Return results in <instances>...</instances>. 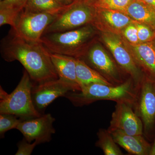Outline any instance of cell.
Segmentation results:
<instances>
[{
    "label": "cell",
    "instance_id": "cell-1",
    "mask_svg": "<svg viewBox=\"0 0 155 155\" xmlns=\"http://www.w3.org/2000/svg\"><path fill=\"white\" fill-rule=\"evenodd\" d=\"M1 53L7 62H20L35 84L59 78L51 52L41 41H28L10 32L2 41Z\"/></svg>",
    "mask_w": 155,
    "mask_h": 155
},
{
    "label": "cell",
    "instance_id": "cell-2",
    "mask_svg": "<svg viewBox=\"0 0 155 155\" xmlns=\"http://www.w3.org/2000/svg\"><path fill=\"white\" fill-rule=\"evenodd\" d=\"M137 89L130 77L119 85L91 83L83 85L81 91L69 92L64 97L76 107L88 105L101 100L127 103L133 106L136 100Z\"/></svg>",
    "mask_w": 155,
    "mask_h": 155
},
{
    "label": "cell",
    "instance_id": "cell-3",
    "mask_svg": "<svg viewBox=\"0 0 155 155\" xmlns=\"http://www.w3.org/2000/svg\"><path fill=\"white\" fill-rule=\"evenodd\" d=\"M96 28L88 24L61 32L43 35L41 41L51 53L81 58L86 51L87 42L94 35Z\"/></svg>",
    "mask_w": 155,
    "mask_h": 155
},
{
    "label": "cell",
    "instance_id": "cell-4",
    "mask_svg": "<svg viewBox=\"0 0 155 155\" xmlns=\"http://www.w3.org/2000/svg\"><path fill=\"white\" fill-rule=\"evenodd\" d=\"M33 84L29 74L25 70L19 83L10 94L1 87L0 114H12L22 120L41 116L34 105L31 95Z\"/></svg>",
    "mask_w": 155,
    "mask_h": 155
},
{
    "label": "cell",
    "instance_id": "cell-5",
    "mask_svg": "<svg viewBox=\"0 0 155 155\" xmlns=\"http://www.w3.org/2000/svg\"><path fill=\"white\" fill-rule=\"evenodd\" d=\"M95 11L94 7L83 0H75L57 15L44 34L64 32L91 24Z\"/></svg>",
    "mask_w": 155,
    "mask_h": 155
},
{
    "label": "cell",
    "instance_id": "cell-6",
    "mask_svg": "<svg viewBox=\"0 0 155 155\" xmlns=\"http://www.w3.org/2000/svg\"><path fill=\"white\" fill-rule=\"evenodd\" d=\"M102 38L112 53L116 63L130 75L138 88L146 75L136 62L126 44L119 35L110 32H102Z\"/></svg>",
    "mask_w": 155,
    "mask_h": 155
},
{
    "label": "cell",
    "instance_id": "cell-7",
    "mask_svg": "<svg viewBox=\"0 0 155 155\" xmlns=\"http://www.w3.org/2000/svg\"><path fill=\"white\" fill-rule=\"evenodd\" d=\"M58 15L47 13H20L16 25L10 32L25 40L40 41L41 38L48 26Z\"/></svg>",
    "mask_w": 155,
    "mask_h": 155
},
{
    "label": "cell",
    "instance_id": "cell-8",
    "mask_svg": "<svg viewBox=\"0 0 155 155\" xmlns=\"http://www.w3.org/2000/svg\"><path fill=\"white\" fill-rule=\"evenodd\" d=\"M134 110L143 124V133H148L155 125V80L146 75L137 89Z\"/></svg>",
    "mask_w": 155,
    "mask_h": 155
},
{
    "label": "cell",
    "instance_id": "cell-9",
    "mask_svg": "<svg viewBox=\"0 0 155 155\" xmlns=\"http://www.w3.org/2000/svg\"><path fill=\"white\" fill-rule=\"evenodd\" d=\"M82 57L83 59H81L113 85H119L125 81L121 78L116 64L100 44L91 45Z\"/></svg>",
    "mask_w": 155,
    "mask_h": 155
},
{
    "label": "cell",
    "instance_id": "cell-10",
    "mask_svg": "<svg viewBox=\"0 0 155 155\" xmlns=\"http://www.w3.org/2000/svg\"><path fill=\"white\" fill-rule=\"evenodd\" d=\"M81 90L80 87L59 78L43 83L33 84L31 95L34 105L40 112L59 97L65 96L69 92Z\"/></svg>",
    "mask_w": 155,
    "mask_h": 155
},
{
    "label": "cell",
    "instance_id": "cell-11",
    "mask_svg": "<svg viewBox=\"0 0 155 155\" xmlns=\"http://www.w3.org/2000/svg\"><path fill=\"white\" fill-rule=\"evenodd\" d=\"M55 121L51 114L22 120L16 129L21 132L28 142L37 141L39 144L49 142L55 133L53 123Z\"/></svg>",
    "mask_w": 155,
    "mask_h": 155
},
{
    "label": "cell",
    "instance_id": "cell-12",
    "mask_svg": "<svg viewBox=\"0 0 155 155\" xmlns=\"http://www.w3.org/2000/svg\"><path fill=\"white\" fill-rule=\"evenodd\" d=\"M108 130H120L129 135H143V124L133 106L125 102L116 103Z\"/></svg>",
    "mask_w": 155,
    "mask_h": 155
},
{
    "label": "cell",
    "instance_id": "cell-13",
    "mask_svg": "<svg viewBox=\"0 0 155 155\" xmlns=\"http://www.w3.org/2000/svg\"><path fill=\"white\" fill-rule=\"evenodd\" d=\"M134 20L124 12L116 10L96 8L91 25L102 32L119 35Z\"/></svg>",
    "mask_w": 155,
    "mask_h": 155
},
{
    "label": "cell",
    "instance_id": "cell-14",
    "mask_svg": "<svg viewBox=\"0 0 155 155\" xmlns=\"http://www.w3.org/2000/svg\"><path fill=\"white\" fill-rule=\"evenodd\" d=\"M109 131L117 144L129 153L135 155L149 154L151 146L145 139L143 135H129L118 130Z\"/></svg>",
    "mask_w": 155,
    "mask_h": 155
},
{
    "label": "cell",
    "instance_id": "cell-15",
    "mask_svg": "<svg viewBox=\"0 0 155 155\" xmlns=\"http://www.w3.org/2000/svg\"><path fill=\"white\" fill-rule=\"evenodd\" d=\"M127 46L139 67L144 69L147 75L155 80V48L152 43H128Z\"/></svg>",
    "mask_w": 155,
    "mask_h": 155
},
{
    "label": "cell",
    "instance_id": "cell-16",
    "mask_svg": "<svg viewBox=\"0 0 155 155\" xmlns=\"http://www.w3.org/2000/svg\"><path fill=\"white\" fill-rule=\"evenodd\" d=\"M51 59L59 78L80 87L76 73V58L50 53Z\"/></svg>",
    "mask_w": 155,
    "mask_h": 155
},
{
    "label": "cell",
    "instance_id": "cell-17",
    "mask_svg": "<svg viewBox=\"0 0 155 155\" xmlns=\"http://www.w3.org/2000/svg\"><path fill=\"white\" fill-rule=\"evenodd\" d=\"M125 13L134 21L155 30V10L140 0H132Z\"/></svg>",
    "mask_w": 155,
    "mask_h": 155
},
{
    "label": "cell",
    "instance_id": "cell-18",
    "mask_svg": "<svg viewBox=\"0 0 155 155\" xmlns=\"http://www.w3.org/2000/svg\"><path fill=\"white\" fill-rule=\"evenodd\" d=\"M76 73L81 88L83 85L91 83H101L114 85L80 58H76Z\"/></svg>",
    "mask_w": 155,
    "mask_h": 155
},
{
    "label": "cell",
    "instance_id": "cell-19",
    "mask_svg": "<svg viewBox=\"0 0 155 155\" xmlns=\"http://www.w3.org/2000/svg\"><path fill=\"white\" fill-rule=\"evenodd\" d=\"M67 7L62 5L56 0H28L24 11L29 13L58 15Z\"/></svg>",
    "mask_w": 155,
    "mask_h": 155
},
{
    "label": "cell",
    "instance_id": "cell-20",
    "mask_svg": "<svg viewBox=\"0 0 155 155\" xmlns=\"http://www.w3.org/2000/svg\"><path fill=\"white\" fill-rule=\"evenodd\" d=\"M96 146L102 150L105 155H122V151L108 129H100L97 133Z\"/></svg>",
    "mask_w": 155,
    "mask_h": 155
},
{
    "label": "cell",
    "instance_id": "cell-21",
    "mask_svg": "<svg viewBox=\"0 0 155 155\" xmlns=\"http://www.w3.org/2000/svg\"><path fill=\"white\" fill-rule=\"evenodd\" d=\"M132 0H99L92 4L95 8L116 10L124 12Z\"/></svg>",
    "mask_w": 155,
    "mask_h": 155
},
{
    "label": "cell",
    "instance_id": "cell-22",
    "mask_svg": "<svg viewBox=\"0 0 155 155\" xmlns=\"http://www.w3.org/2000/svg\"><path fill=\"white\" fill-rule=\"evenodd\" d=\"M17 116L11 114H2L0 115V136L2 138L7 131L16 129L22 119H18Z\"/></svg>",
    "mask_w": 155,
    "mask_h": 155
},
{
    "label": "cell",
    "instance_id": "cell-23",
    "mask_svg": "<svg viewBox=\"0 0 155 155\" xmlns=\"http://www.w3.org/2000/svg\"><path fill=\"white\" fill-rule=\"evenodd\" d=\"M140 43L151 42L155 38V30L149 25L135 21Z\"/></svg>",
    "mask_w": 155,
    "mask_h": 155
},
{
    "label": "cell",
    "instance_id": "cell-24",
    "mask_svg": "<svg viewBox=\"0 0 155 155\" xmlns=\"http://www.w3.org/2000/svg\"><path fill=\"white\" fill-rule=\"evenodd\" d=\"M22 11L19 12L9 9H0V26L9 25L12 28L14 27Z\"/></svg>",
    "mask_w": 155,
    "mask_h": 155
},
{
    "label": "cell",
    "instance_id": "cell-25",
    "mask_svg": "<svg viewBox=\"0 0 155 155\" xmlns=\"http://www.w3.org/2000/svg\"><path fill=\"white\" fill-rule=\"evenodd\" d=\"M134 22L135 21L127 25L122 31V33L128 43L131 45L140 43L139 41L137 28L134 24Z\"/></svg>",
    "mask_w": 155,
    "mask_h": 155
},
{
    "label": "cell",
    "instance_id": "cell-26",
    "mask_svg": "<svg viewBox=\"0 0 155 155\" xmlns=\"http://www.w3.org/2000/svg\"><path fill=\"white\" fill-rule=\"evenodd\" d=\"M28 0H2L0 9H9L21 12L23 11Z\"/></svg>",
    "mask_w": 155,
    "mask_h": 155
},
{
    "label": "cell",
    "instance_id": "cell-27",
    "mask_svg": "<svg viewBox=\"0 0 155 155\" xmlns=\"http://www.w3.org/2000/svg\"><path fill=\"white\" fill-rule=\"evenodd\" d=\"M39 144L38 141H34L33 143L28 142L23 138L22 141L19 142L18 144V150L16 155H30L31 154L35 147Z\"/></svg>",
    "mask_w": 155,
    "mask_h": 155
},
{
    "label": "cell",
    "instance_id": "cell-28",
    "mask_svg": "<svg viewBox=\"0 0 155 155\" xmlns=\"http://www.w3.org/2000/svg\"><path fill=\"white\" fill-rule=\"evenodd\" d=\"M63 6H68L72 4L75 0H56Z\"/></svg>",
    "mask_w": 155,
    "mask_h": 155
},
{
    "label": "cell",
    "instance_id": "cell-29",
    "mask_svg": "<svg viewBox=\"0 0 155 155\" xmlns=\"http://www.w3.org/2000/svg\"><path fill=\"white\" fill-rule=\"evenodd\" d=\"M155 10V0H140Z\"/></svg>",
    "mask_w": 155,
    "mask_h": 155
},
{
    "label": "cell",
    "instance_id": "cell-30",
    "mask_svg": "<svg viewBox=\"0 0 155 155\" xmlns=\"http://www.w3.org/2000/svg\"><path fill=\"white\" fill-rule=\"evenodd\" d=\"M149 155H155V137L153 143L152 145L151 146Z\"/></svg>",
    "mask_w": 155,
    "mask_h": 155
},
{
    "label": "cell",
    "instance_id": "cell-31",
    "mask_svg": "<svg viewBox=\"0 0 155 155\" xmlns=\"http://www.w3.org/2000/svg\"><path fill=\"white\" fill-rule=\"evenodd\" d=\"M84 2H86L88 3L90 5H91L92 4H93L95 2H97V1H99V0H83Z\"/></svg>",
    "mask_w": 155,
    "mask_h": 155
},
{
    "label": "cell",
    "instance_id": "cell-32",
    "mask_svg": "<svg viewBox=\"0 0 155 155\" xmlns=\"http://www.w3.org/2000/svg\"><path fill=\"white\" fill-rule=\"evenodd\" d=\"M151 42L152 43L153 46L155 48V38L153 40V41H152Z\"/></svg>",
    "mask_w": 155,
    "mask_h": 155
},
{
    "label": "cell",
    "instance_id": "cell-33",
    "mask_svg": "<svg viewBox=\"0 0 155 155\" xmlns=\"http://www.w3.org/2000/svg\"><path fill=\"white\" fill-rule=\"evenodd\" d=\"M1 1H2V0H1Z\"/></svg>",
    "mask_w": 155,
    "mask_h": 155
}]
</instances>
